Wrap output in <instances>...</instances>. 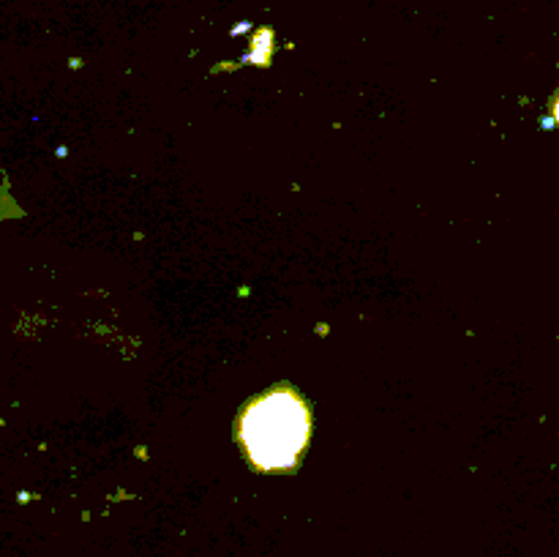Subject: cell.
<instances>
[{
    "label": "cell",
    "mask_w": 559,
    "mask_h": 557,
    "mask_svg": "<svg viewBox=\"0 0 559 557\" xmlns=\"http://www.w3.org/2000/svg\"><path fill=\"white\" fill-rule=\"evenodd\" d=\"M555 118H557V123H559V96H557V102H555Z\"/></svg>",
    "instance_id": "7a4b0ae2"
},
{
    "label": "cell",
    "mask_w": 559,
    "mask_h": 557,
    "mask_svg": "<svg viewBox=\"0 0 559 557\" xmlns=\"http://www.w3.org/2000/svg\"><path fill=\"white\" fill-rule=\"evenodd\" d=\"M235 440L262 473L295 470L311 440V410L293 386H273L240 410Z\"/></svg>",
    "instance_id": "6da1fadb"
}]
</instances>
